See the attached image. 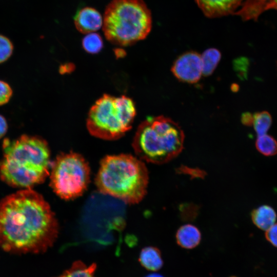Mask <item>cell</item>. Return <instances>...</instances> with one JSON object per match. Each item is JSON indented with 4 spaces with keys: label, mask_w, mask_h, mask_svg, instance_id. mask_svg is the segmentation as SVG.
<instances>
[{
    "label": "cell",
    "mask_w": 277,
    "mask_h": 277,
    "mask_svg": "<svg viewBox=\"0 0 277 277\" xmlns=\"http://www.w3.org/2000/svg\"><path fill=\"white\" fill-rule=\"evenodd\" d=\"M59 232L57 220L43 196L27 188L0 201V247L16 254L45 252Z\"/></svg>",
    "instance_id": "6da1fadb"
},
{
    "label": "cell",
    "mask_w": 277,
    "mask_h": 277,
    "mask_svg": "<svg viewBox=\"0 0 277 277\" xmlns=\"http://www.w3.org/2000/svg\"><path fill=\"white\" fill-rule=\"evenodd\" d=\"M4 155L0 161V176L8 185L31 188L43 183L49 175L50 151L42 138L22 135L3 144Z\"/></svg>",
    "instance_id": "7a4b0ae2"
},
{
    "label": "cell",
    "mask_w": 277,
    "mask_h": 277,
    "mask_svg": "<svg viewBox=\"0 0 277 277\" xmlns=\"http://www.w3.org/2000/svg\"><path fill=\"white\" fill-rule=\"evenodd\" d=\"M148 182V171L143 161L128 154L104 157L95 179L98 192L129 204L143 199Z\"/></svg>",
    "instance_id": "3957f363"
},
{
    "label": "cell",
    "mask_w": 277,
    "mask_h": 277,
    "mask_svg": "<svg viewBox=\"0 0 277 277\" xmlns=\"http://www.w3.org/2000/svg\"><path fill=\"white\" fill-rule=\"evenodd\" d=\"M184 134L177 123L164 116L148 117L137 128L132 147L138 158L162 164L176 157L183 149Z\"/></svg>",
    "instance_id": "277c9868"
},
{
    "label": "cell",
    "mask_w": 277,
    "mask_h": 277,
    "mask_svg": "<svg viewBox=\"0 0 277 277\" xmlns=\"http://www.w3.org/2000/svg\"><path fill=\"white\" fill-rule=\"evenodd\" d=\"M151 27V12L143 0H112L103 16L102 27L106 38L121 46L145 39Z\"/></svg>",
    "instance_id": "5b68a950"
},
{
    "label": "cell",
    "mask_w": 277,
    "mask_h": 277,
    "mask_svg": "<svg viewBox=\"0 0 277 277\" xmlns=\"http://www.w3.org/2000/svg\"><path fill=\"white\" fill-rule=\"evenodd\" d=\"M135 115V106L130 98L104 94L90 108L87 128L95 137L115 140L130 129Z\"/></svg>",
    "instance_id": "8992f818"
},
{
    "label": "cell",
    "mask_w": 277,
    "mask_h": 277,
    "mask_svg": "<svg viewBox=\"0 0 277 277\" xmlns=\"http://www.w3.org/2000/svg\"><path fill=\"white\" fill-rule=\"evenodd\" d=\"M90 174L89 164L82 155L74 152L61 153L51 164L50 186L62 199L73 200L87 189Z\"/></svg>",
    "instance_id": "52a82bcc"
},
{
    "label": "cell",
    "mask_w": 277,
    "mask_h": 277,
    "mask_svg": "<svg viewBox=\"0 0 277 277\" xmlns=\"http://www.w3.org/2000/svg\"><path fill=\"white\" fill-rule=\"evenodd\" d=\"M171 70L181 82L190 84L197 82L203 75L201 54L193 51L182 54L173 63Z\"/></svg>",
    "instance_id": "ba28073f"
},
{
    "label": "cell",
    "mask_w": 277,
    "mask_h": 277,
    "mask_svg": "<svg viewBox=\"0 0 277 277\" xmlns=\"http://www.w3.org/2000/svg\"><path fill=\"white\" fill-rule=\"evenodd\" d=\"M204 14L209 17L236 14L246 0H195Z\"/></svg>",
    "instance_id": "9c48e42d"
},
{
    "label": "cell",
    "mask_w": 277,
    "mask_h": 277,
    "mask_svg": "<svg viewBox=\"0 0 277 277\" xmlns=\"http://www.w3.org/2000/svg\"><path fill=\"white\" fill-rule=\"evenodd\" d=\"M74 23L79 32L88 34L96 31L103 26V17L95 9L85 7L76 13Z\"/></svg>",
    "instance_id": "30bf717a"
},
{
    "label": "cell",
    "mask_w": 277,
    "mask_h": 277,
    "mask_svg": "<svg viewBox=\"0 0 277 277\" xmlns=\"http://www.w3.org/2000/svg\"><path fill=\"white\" fill-rule=\"evenodd\" d=\"M175 238L176 243L180 247L191 249L196 247L200 243L201 233L196 227L188 224L178 229Z\"/></svg>",
    "instance_id": "8fae6325"
},
{
    "label": "cell",
    "mask_w": 277,
    "mask_h": 277,
    "mask_svg": "<svg viewBox=\"0 0 277 277\" xmlns=\"http://www.w3.org/2000/svg\"><path fill=\"white\" fill-rule=\"evenodd\" d=\"M138 261L140 264L149 271H158L164 264L161 251L153 246L143 248L140 252Z\"/></svg>",
    "instance_id": "7c38bea8"
},
{
    "label": "cell",
    "mask_w": 277,
    "mask_h": 277,
    "mask_svg": "<svg viewBox=\"0 0 277 277\" xmlns=\"http://www.w3.org/2000/svg\"><path fill=\"white\" fill-rule=\"evenodd\" d=\"M251 216L254 225L264 230H267L272 226L276 219L275 211L268 205H263L254 209Z\"/></svg>",
    "instance_id": "4fadbf2b"
},
{
    "label": "cell",
    "mask_w": 277,
    "mask_h": 277,
    "mask_svg": "<svg viewBox=\"0 0 277 277\" xmlns=\"http://www.w3.org/2000/svg\"><path fill=\"white\" fill-rule=\"evenodd\" d=\"M202 74L208 76L211 74L217 66L221 58V53L215 48H209L201 54Z\"/></svg>",
    "instance_id": "5bb4252c"
},
{
    "label": "cell",
    "mask_w": 277,
    "mask_h": 277,
    "mask_svg": "<svg viewBox=\"0 0 277 277\" xmlns=\"http://www.w3.org/2000/svg\"><path fill=\"white\" fill-rule=\"evenodd\" d=\"M96 265L95 263L87 266L83 262H74L71 266L57 277H95L94 275Z\"/></svg>",
    "instance_id": "9a60e30c"
},
{
    "label": "cell",
    "mask_w": 277,
    "mask_h": 277,
    "mask_svg": "<svg viewBox=\"0 0 277 277\" xmlns=\"http://www.w3.org/2000/svg\"><path fill=\"white\" fill-rule=\"evenodd\" d=\"M255 147L259 152L265 156L277 153V141L272 136L266 134L258 136Z\"/></svg>",
    "instance_id": "2e32d148"
},
{
    "label": "cell",
    "mask_w": 277,
    "mask_h": 277,
    "mask_svg": "<svg viewBox=\"0 0 277 277\" xmlns=\"http://www.w3.org/2000/svg\"><path fill=\"white\" fill-rule=\"evenodd\" d=\"M272 124V117L266 111L255 113L253 115V124L258 136L266 134Z\"/></svg>",
    "instance_id": "e0dca14e"
},
{
    "label": "cell",
    "mask_w": 277,
    "mask_h": 277,
    "mask_svg": "<svg viewBox=\"0 0 277 277\" xmlns=\"http://www.w3.org/2000/svg\"><path fill=\"white\" fill-rule=\"evenodd\" d=\"M82 46L87 52L91 54L97 53L102 50L103 47L102 38L97 33L91 32L88 33L83 38Z\"/></svg>",
    "instance_id": "ac0fdd59"
},
{
    "label": "cell",
    "mask_w": 277,
    "mask_h": 277,
    "mask_svg": "<svg viewBox=\"0 0 277 277\" xmlns=\"http://www.w3.org/2000/svg\"><path fill=\"white\" fill-rule=\"evenodd\" d=\"M13 46L6 36L0 34V64L6 61L11 55Z\"/></svg>",
    "instance_id": "d6986e66"
},
{
    "label": "cell",
    "mask_w": 277,
    "mask_h": 277,
    "mask_svg": "<svg viewBox=\"0 0 277 277\" xmlns=\"http://www.w3.org/2000/svg\"><path fill=\"white\" fill-rule=\"evenodd\" d=\"M12 95V90L6 82L0 80V106L7 103Z\"/></svg>",
    "instance_id": "ffe728a7"
},
{
    "label": "cell",
    "mask_w": 277,
    "mask_h": 277,
    "mask_svg": "<svg viewBox=\"0 0 277 277\" xmlns=\"http://www.w3.org/2000/svg\"><path fill=\"white\" fill-rule=\"evenodd\" d=\"M265 236L268 242L277 247V223L274 224L266 230Z\"/></svg>",
    "instance_id": "44dd1931"
},
{
    "label": "cell",
    "mask_w": 277,
    "mask_h": 277,
    "mask_svg": "<svg viewBox=\"0 0 277 277\" xmlns=\"http://www.w3.org/2000/svg\"><path fill=\"white\" fill-rule=\"evenodd\" d=\"M180 172L187 173L191 175L192 176L201 177L205 175V173L202 172L201 170L197 169H191L185 166L180 168Z\"/></svg>",
    "instance_id": "7402d4cb"
},
{
    "label": "cell",
    "mask_w": 277,
    "mask_h": 277,
    "mask_svg": "<svg viewBox=\"0 0 277 277\" xmlns=\"http://www.w3.org/2000/svg\"><path fill=\"white\" fill-rule=\"evenodd\" d=\"M242 123L248 126H252L253 122V115L249 112H246L242 114L241 118Z\"/></svg>",
    "instance_id": "603a6c76"
},
{
    "label": "cell",
    "mask_w": 277,
    "mask_h": 277,
    "mask_svg": "<svg viewBox=\"0 0 277 277\" xmlns=\"http://www.w3.org/2000/svg\"><path fill=\"white\" fill-rule=\"evenodd\" d=\"M271 9L277 10V0H267L263 3V12Z\"/></svg>",
    "instance_id": "cb8c5ba5"
},
{
    "label": "cell",
    "mask_w": 277,
    "mask_h": 277,
    "mask_svg": "<svg viewBox=\"0 0 277 277\" xmlns=\"http://www.w3.org/2000/svg\"><path fill=\"white\" fill-rule=\"evenodd\" d=\"M8 124L5 118L0 114V138L7 132Z\"/></svg>",
    "instance_id": "d4e9b609"
},
{
    "label": "cell",
    "mask_w": 277,
    "mask_h": 277,
    "mask_svg": "<svg viewBox=\"0 0 277 277\" xmlns=\"http://www.w3.org/2000/svg\"><path fill=\"white\" fill-rule=\"evenodd\" d=\"M145 277H164V276L160 274L153 273L148 274Z\"/></svg>",
    "instance_id": "484cf974"
},
{
    "label": "cell",
    "mask_w": 277,
    "mask_h": 277,
    "mask_svg": "<svg viewBox=\"0 0 277 277\" xmlns=\"http://www.w3.org/2000/svg\"><path fill=\"white\" fill-rule=\"evenodd\" d=\"M259 2H266L267 0H257Z\"/></svg>",
    "instance_id": "4316f807"
},
{
    "label": "cell",
    "mask_w": 277,
    "mask_h": 277,
    "mask_svg": "<svg viewBox=\"0 0 277 277\" xmlns=\"http://www.w3.org/2000/svg\"><path fill=\"white\" fill-rule=\"evenodd\" d=\"M230 277H236V276H231Z\"/></svg>",
    "instance_id": "83f0119b"
},
{
    "label": "cell",
    "mask_w": 277,
    "mask_h": 277,
    "mask_svg": "<svg viewBox=\"0 0 277 277\" xmlns=\"http://www.w3.org/2000/svg\"><path fill=\"white\" fill-rule=\"evenodd\" d=\"M276 66H277V62H276Z\"/></svg>",
    "instance_id": "f1b7e54d"
}]
</instances>
